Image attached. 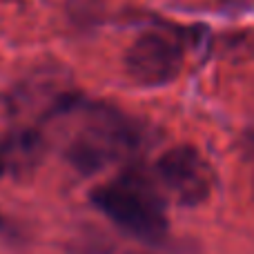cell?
<instances>
[{"label":"cell","instance_id":"5","mask_svg":"<svg viewBox=\"0 0 254 254\" xmlns=\"http://www.w3.org/2000/svg\"><path fill=\"white\" fill-rule=\"evenodd\" d=\"M43 138L36 129H16L0 140V176H22L38 163Z\"/></svg>","mask_w":254,"mask_h":254},{"label":"cell","instance_id":"3","mask_svg":"<svg viewBox=\"0 0 254 254\" xmlns=\"http://www.w3.org/2000/svg\"><path fill=\"white\" fill-rule=\"evenodd\" d=\"M183 61L181 36L167 29H149L127 47L125 71L138 87H163L179 78Z\"/></svg>","mask_w":254,"mask_h":254},{"label":"cell","instance_id":"2","mask_svg":"<svg viewBox=\"0 0 254 254\" xmlns=\"http://www.w3.org/2000/svg\"><path fill=\"white\" fill-rule=\"evenodd\" d=\"M140 127L107 105L87 110L80 129L67 145V161L80 174H96L119 158H125L138 147Z\"/></svg>","mask_w":254,"mask_h":254},{"label":"cell","instance_id":"4","mask_svg":"<svg viewBox=\"0 0 254 254\" xmlns=\"http://www.w3.org/2000/svg\"><path fill=\"white\" fill-rule=\"evenodd\" d=\"M156 174L165 190L181 205H201L214 190V170L207 158L192 145H176L161 154Z\"/></svg>","mask_w":254,"mask_h":254},{"label":"cell","instance_id":"1","mask_svg":"<svg viewBox=\"0 0 254 254\" xmlns=\"http://www.w3.org/2000/svg\"><path fill=\"white\" fill-rule=\"evenodd\" d=\"M92 203L127 234L147 243H158L167 234V216L158 192L145 176L125 172L89 192Z\"/></svg>","mask_w":254,"mask_h":254},{"label":"cell","instance_id":"6","mask_svg":"<svg viewBox=\"0 0 254 254\" xmlns=\"http://www.w3.org/2000/svg\"><path fill=\"white\" fill-rule=\"evenodd\" d=\"M0 219H2V216H0Z\"/></svg>","mask_w":254,"mask_h":254}]
</instances>
